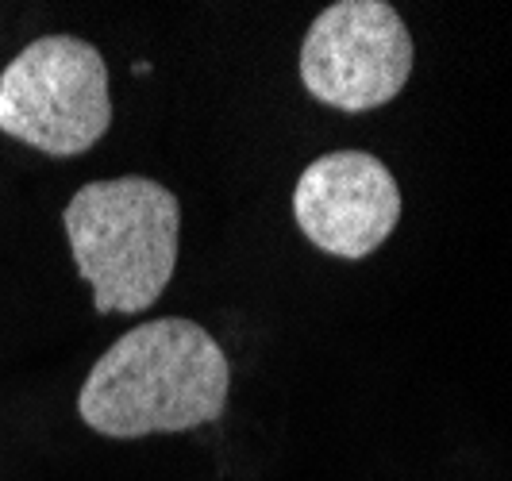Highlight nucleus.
Masks as SVG:
<instances>
[{
    "label": "nucleus",
    "instance_id": "nucleus-1",
    "mask_svg": "<svg viewBox=\"0 0 512 481\" xmlns=\"http://www.w3.org/2000/svg\"><path fill=\"white\" fill-rule=\"evenodd\" d=\"M231 366L197 320L162 316L124 331L81 381L77 412L108 439H143L220 420Z\"/></svg>",
    "mask_w": 512,
    "mask_h": 481
},
{
    "label": "nucleus",
    "instance_id": "nucleus-2",
    "mask_svg": "<svg viewBox=\"0 0 512 481\" xmlns=\"http://www.w3.org/2000/svg\"><path fill=\"white\" fill-rule=\"evenodd\" d=\"M62 224L101 316L151 308L174 278L181 204L154 178L89 181L70 197Z\"/></svg>",
    "mask_w": 512,
    "mask_h": 481
},
{
    "label": "nucleus",
    "instance_id": "nucleus-3",
    "mask_svg": "<svg viewBox=\"0 0 512 481\" xmlns=\"http://www.w3.org/2000/svg\"><path fill=\"white\" fill-rule=\"evenodd\" d=\"M112 124L108 66L74 35L27 43L0 74V131L54 158L85 154Z\"/></svg>",
    "mask_w": 512,
    "mask_h": 481
},
{
    "label": "nucleus",
    "instance_id": "nucleus-4",
    "mask_svg": "<svg viewBox=\"0 0 512 481\" xmlns=\"http://www.w3.org/2000/svg\"><path fill=\"white\" fill-rule=\"evenodd\" d=\"M412 74V35L385 0L328 4L301 43V81L328 108L370 112L389 104Z\"/></svg>",
    "mask_w": 512,
    "mask_h": 481
},
{
    "label": "nucleus",
    "instance_id": "nucleus-5",
    "mask_svg": "<svg viewBox=\"0 0 512 481\" xmlns=\"http://www.w3.org/2000/svg\"><path fill=\"white\" fill-rule=\"evenodd\" d=\"M293 216L312 247L332 258H366L401 220V189L382 158L332 151L308 162L293 189Z\"/></svg>",
    "mask_w": 512,
    "mask_h": 481
}]
</instances>
